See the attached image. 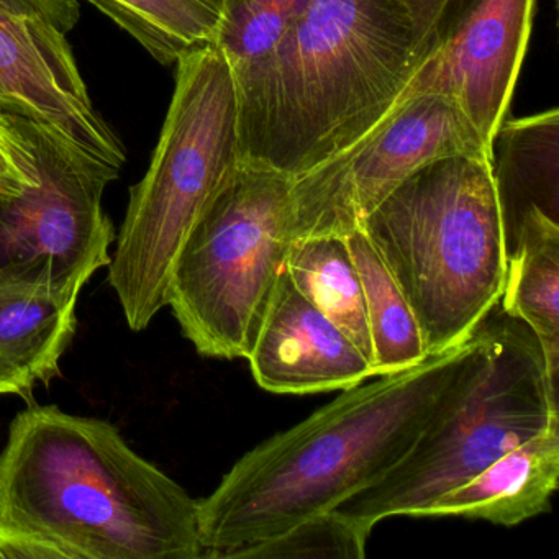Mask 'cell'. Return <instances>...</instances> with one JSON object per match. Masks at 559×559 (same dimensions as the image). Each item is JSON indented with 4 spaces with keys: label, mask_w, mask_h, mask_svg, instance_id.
Segmentation results:
<instances>
[{
    "label": "cell",
    "mask_w": 559,
    "mask_h": 559,
    "mask_svg": "<svg viewBox=\"0 0 559 559\" xmlns=\"http://www.w3.org/2000/svg\"><path fill=\"white\" fill-rule=\"evenodd\" d=\"M234 71L215 47L176 63V86L146 175L109 263V284L133 332L168 307L179 251L240 166Z\"/></svg>",
    "instance_id": "5b68a950"
},
{
    "label": "cell",
    "mask_w": 559,
    "mask_h": 559,
    "mask_svg": "<svg viewBox=\"0 0 559 559\" xmlns=\"http://www.w3.org/2000/svg\"><path fill=\"white\" fill-rule=\"evenodd\" d=\"M476 353L460 388L381 479L336 512L371 535L382 520L427 515L431 503L467 483L497 457L539 433L559 415L535 333L499 304L476 332Z\"/></svg>",
    "instance_id": "8992f818"
},
{
    "label": "cell",
    "mask_w": 559,
    "mask_h": 559,
    "mask_svg": "<svg viewBox=\"0 0 559 559\" xmlns=\"http://www.w3.org/2000/svg\"><path fill=\"white\" fill-rule=\"evenodd\" d=\"M0 523L67 559H201L199 500L109 421L57 405L12 420L0 451Z\"/></svg>",
    "instance_id": "3957f363"
},
{
    "label": "cell",
    "mask_w": 559,
    "mask_h": 559,
    "mask_svg": "<svg viewBox=\"0 0 559 559\" xmlns=\"http://www.w3.org/2000/svg\"><path fill=\"white\" fill-rule=\"evenodd\" d=\"M474 353L473 333L412 368L345 389L296 427L248 451L199 500L201 559L230 558L381 479L453 397Z\"/></svg>",
    "instance_id": "6da1fadb"
},
{
    "label": "cell",
    "mask_w": 559,
    "mask_h": 559,
    "mask_svg": "<svg viewBox=\"0 0 559 559\" xmlns=\"http://www.w3.org/2000/svg\"><path fill=\"white\" fill-rule=\"evenodd\" d=\"M559 221L523 218L507 254L500 309L532 329L542 345L549 384L559 376Z\"/></svg>",
    "instance_id": "2e32d148"
},
{
    "label": "cell",
    "mask_w": 559,
    "mask_h": 559,
    "mask_svg": "<svg viewBox=\"0 0 559 559\" xmlns=\"http://www.w3.org/2000/svg\"><path fill=\"white\" fill-rule=\"evenodd\" d=\"M294 240L293 179L240 163L173 270L168 307L199 355L250 356Z\"/></svg>",
    "instance_id": "52a82bcc"
},
{
    "label": "cell",
    "mask_w": 559,
    "mask_h": 559,
    "mask_svg": "<svg viewBox=\"0 0 559 559\" xmlns=\"http://www.w3.org/2000/svg\"><path fill=\"white\" fill-rule=\"evenodd\" d=\"M67 35L45 19L0 11V112L48 127L122 171L126 148L94 107Z\"/></svg>",
    "instance_id": "8fae6325"
},
{
    "label": "cell",
    "mask_w": 559,
    "mask_h": 559,
    "mask_svg": "<svg viewBox=\"0 0 559 559\" xmlns=\"http://www.w3.org/2000/svg\"><path fill=\"white\" fill-rule=\"evenodd\" d=\"M454 155L490 158L456 103L441 94L404 100L355 145L293 179L296 240L348 237L415 171Z\"/></svg>",
    "instance_id": "9c48e42d"
},
{
    "label": "cell",
    "mask_w": 559,
    "mask_h": 559,
    "mask_svg": "<svg viewBox=\"0 0 559 559\" xmlns=\"http://www.w3.org/2000/svg\"><path fill=\"white\" fill-rule=\"evenodd\" d=\"M312 0H224V17L214 47L234 76L266 57Z\"/></svg>",
    "instance_id": "ffe728a7"
},
{
    "label": "cell",
    "mask_w": 559,
    "mask_h": 559,
    "mask_svg": "<svg viewBox=\"0 0 559 559\" xmlns=\"http://www.w3.org/2000/svg\"><path fill=\"white\" fill-rule=\"evenodd\" d=\"M0 559H67L58 546L0 523Z\"/></svg>",
    "instance_id": "cb8c5ba5"
},
{
    "label": "cell",
    "mask_w": 559,
    "mask_h": 559,
    "mask_svg": "<svg viewBox=\"0 0 559 559\" xmlns=\"http://www.w3.org/2000/svg\"><path fill=\"white\" fill-rule=\"evenodd\" d=\"M559 480V415L539 433L438 497L427 515H460L513 526L548 512Z\"/></svg>",
    "instance_id": "5bb4252c"
},
{
    "label": "cell",
    "mask_w": 559,
    "mask_h": 559,
    "mask_svg": "<svg viewBox=\"0 0 559 559\" xmlns=\"http://www.w3.org/2000/svg\"><path fill=\"white\" fill-rule=\"evenodd\" d=\"M536 0H467L447 19L397 104L441 94L463 110L490 150L509 114L532 35Z\"/></svg>",
    "instance_id": "30bf717a"
},
{
    "label": "cell",
    "mask_w": 559,
    "mask_h": 559,
    "mask_svg": "<svg viewBox=\"0 0 559 559\" xmlns=\"http://www.w3.org/2000/svg\"><path fill=\"white\" fill-rule=\"evenodd\" d=\"M112 19L158 63L169 67L186 55L214 47L224 0H87Z\"/></svg>",
    "instance_id": "ac0fdd59"
},
{
    "label": "cell",
    "mask_w": 559,
    "mask_h": 559,
    "mask_svg": "<svg viewBox=\"0 0 559 559\" xmlns=\"http://www.w3.org/2000/svg\"><path fill=\"white\" fill-rule=\"evenodd\" d=\"M76 304L44 274L0 270V394H32L60 374L76 332Z\"/></svg>",
    "instance_id": "4fadbf2b"
},
{
    "label": "cell",
    "mask_w": 559,
    "mask_h": 559,
    "mask_svg": "<svg viewBox=\"0 0 559 559\" xmlns=\"http://www.w3.org/2000/svg\"><path fill=\"white\" fill-rule=\"evenodd\" d=\"M435 48L405 0H312L235 76L241 163L299 178L368 135Z\"/></svg>",
    "instance_id": "7a4b0ae2"
},
{
    "label": "cell",
    "mask_w": 559,
    "mask_h": 559,
    "mask_svg": "<svg viewBox=\"0 0 559 559\" xmlns=\"http://www.w3.org/2000/svg\"><path fill=\"white\" fill-rule=\"evenodd\" d=\"M21 120L37 163V185L0 199V270L44 274L58 293L80 299L109 266L116 228L104 192L120 169L96 162L40 123Z\"/></svg>",
    "instance_id": "ba28073f"
},
{
    "label": "cell",
    "mask_w": 559,
    "mask_h": 559,
    "mask_svg": "<svg viewBox=\"0 0 559 559\" xmlns=\"http://www.w3.org/2000/svg\"><path fill=\"white\" fill-rule=\"evenodd\" d=\"M558 165V109L503 120L490 143V168L507 254L523 218L545 214L559 221Z\"/></svg>",
    "instance_id": "9a60e30c"
},
{
    "label": "cell",
    "mask_w": 559,
    "mask_h": 559,
    "mask_svg": "<svg viewBox=\"0 0 559 559\" xmlns=\"http://www.w3.org/2000/svg\"><path fill=\"white\" fill-rule=\"evenodd\" d=\"M418 27L433 38L437 45L438 28L444 15L463 5L466 0H405Z\"/></svg>",
    "instance_id": "d4e9b609"
},
{
    "label": "cell",
    "mask_w": 559,
    "mask_h": 559,
    "mask_svg": "<svg viewBox=\"0 0 559 559\" xmlns=\"http://www.w3.org/2000/svg\"><path fill=\"white\" fill-rule=\"evenodd\" d=\"M359 230L407 299L428 356L469 340L499 304L507 250L490 158L424 166Z\"/></svg>",
    "instance_id": "277c9868"
},
{
    "label": "cell",
    "mask_w": 559,
    "mask_h": 559,
    "mask_svg": "<svg viewBox=\"0 0 559 559\" xmlns=\"http://www.w3.org/2000/svg\"><path fill=\"white\" fill-rule=\"evenodd\" d=\"M247 359L257 384L273 394L345 391L374 376L355 343L299 293L287 270Z\"/></svg>",
    "instance_id": "7c38bea8"
},
{
    "label": "cell",
    "mask_w": 559,
    "mask_h": 559,
    "mask_svg": "<svg viewBox=\"0 0 559 559\" xmlns=\"http://www.w3.org/2000/svg\"><path fill=\"white\" fill-rule=\"evenodd\" d=\"M369 535L335 509L316 513L280 535L237 549L230 558L361 559Z\"/></svg>",
    "instance_id": "44dd1931"
},
{
    "label": "cell",
    "mask_w": 559,
    "mask_h": 559,
    "mask_svg": "<svg viewBox=\"0 0 559 559\" xmlns=\"http://www.w3.org/2000/svg\"><path fill=\"white\" fill-rule=\"evenodd\" d=\"M365 289L374 376L404 371L428 358L417 319L394 277L361 230L346 237Z\"/></svg>",
    "instance_id": "d6986e66"
},
{
    "label": "cell",
    "mask_w": 559,
    "mask_h": 559,
    "mask_svg": "<svg viewBox=\"0 0 559 559\" xmlns=\"http://www.w3.org/2000/svg\"><path fill=\"white\" fill-rule=\"evenodd\" d=\"M37 185V163L21 120L0 112V199L17 198Z\"/></svg>",
    "instance_id": "7402d4cb"
},
{
    "label": "cell",
    "mask_w": 559,
    "mask_h": 559,
    "mask_svg": "<svg viewBox=\"0 0 559 559\" xmlns=\"http://www.w3.org/2000/svg\"><path fill=\"white\" fill-rule=\"evenodd\" d=\"M0 11L27 17H41L68 34L81 19L78 0H0Z\"/></svg>",
    "instance_id": "603a6c76"
},
{
    "label": "cell",
    "mask_w": 559,
    "mask_h": 559,
    "mask_svg": "<svg viewBox=\"0 0 559 559\" xmlns=\"http://www.w3.org/2000/svg\"><path fill=\"white\" fill-rule=\"evenodd\" d=\"M286 270L299 293L335 323L372 366L365 289L346 237L297 238Z\"/></svg>",
    "instance_id": "e0dca14e"
}]
</instances>
